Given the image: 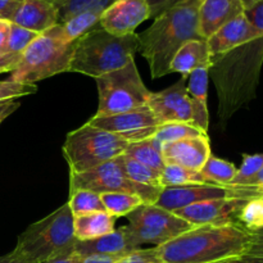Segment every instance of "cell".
<instances>
[{
  "mask_svg": "<svg viewBox=\"0 0 263 263\" xmlns=\"http://www.w3.org/2000/svg\"><path fill=\"white\" fill-rule=\"evenodd\" d=\"M203 0H180L159 13L139 35V51L148 62L153 79L170 73L176 51L190 40H204L199 32V7Z\"/></svg>",
  "mask_w": 263,
  "mask_h": 263,
  "instance_id": "1",
  "label": "cell"
},
{
  "mask_svg": "<svg viewBox=\"0 0 263 263\" xmlns=\"http://www.w3.org/2000/svg\"><path fill=\"white\" fill-rule=\"evenodd\" d=\"M218 95V116L226 122L243 105L254 99L263 66V36L211 59Z\"/></svg>",
  "mask_w": 263,
  "mask_h": 263,
  "instance_id": "2",
  "label": "cell"
},
{
  "mask_svg": "<svg viewBox=\"0 0 263 263\" xmlns=\"http://www.w3.org/2000/svg\"><path fill=\"white\" fill-rule=\"evenodd\" d=\"M251 238L239 223L194 226L157 249L162 263H218L247 254Z\"/></svg>",
  "mask_w": 263,
  "mask_h": 263,
  "instance_id": "3",
  "label": "cell"
},
{
  "mask_svg": "<svg viewBox=\"0 0 263 263\" xmlns=\"http://www.w3.org/2000/svg\"><path fill=\"white\" fill-rule=\"evenodd\" d=\"M139 45L138 33L116 36L98 26L74 43L69 72L97 80L133 62Z\"/></svg>",
  "mask_w": 263,
  "mask_h": 263,
  "instance_id": "4",
  "label": "cell"
},
{
  "mask_svg": "<svg viewBox=\"0 0 263 263\" xmlns=\"http://www.w3.org/2000/svg\"><path fill=\"white\" fill-rule=\"evenodd\" d=\"M73 218V213L66 203L43 220L28 226L18 236L10 254L23 262L44 263L74 253L77 240Z\"/></svg>",
  "mask_w": 263,
  "mask_h": 263,
  "instance_id": "5",
  "label": "cell"
},
{
  "mask_svg": "<svg viewBox=\"0 0 263 263\" xmlns=\"http://www.w3.org/2000/svg\"><path fill=\"white\" fill-rule=\"evenodd\" d=\"M74 43L64 40L61 25L54 26L40 33L23 51L17 67L8 79L21 84L35 85L37 81L69 72Z\"/></svg>",
  "mask_w": 263,
  "mask_h": 263,
  "instance_id": "6",
  "label": "cell"
},
{
  "mask_svg": "<svg viewBox=\"0 0 263 263\" xmlns=\"http://www.w3.org/2000/svg\"><path fill=\"white\" fill-rule=\"evenodd\" d=\"M128 141L89 122L67 135L63 156L69 174H82L122 156Z\"/></svg>",
  "mask_w": 263,
  "mask_h": 263,
  "instance_id": "7",
  "label": "cell"
},
{
  "mask_svg": "<svg viewBox=\"0 0 263 263\" xmlns=\"http://www.w3.org/2000/svg\"><path fill=\"white\" fill-rule=\"evenodd\" d=\"M98 117L118 115L146 105L151 92L144 85L135 61L97 79Z\"/></svg>",
  "mask_w": 263,
  "mask_h": 263,
  "instance_id": "8",
  "label": "cell"
},
{
  "mask_svg": "<svg viewBox=\"0 0 263 263\" xmlns=\"http://www.w3.org/2000/svg\"><path fill=\"white\" fill-rule=\"evenodd\" d=\"M103 193H128L138 195L145 204H156L162 187L144 186L127 179L118 157L82 174H69V193L74 190Z\"/></svg>",
  "mask_w": 263,
  "mask_h": 263,
  "instance_id": "9",
  "label": "cell"
},
{
  "mask_svg": "<svg viewBox=\"0 0 263 263\" xmlns=\"http://www.w3.org/2000/svg\"><path fill=\"white\" fill-rule=\"evenodd\" d=\"M127 229L139 247L143 244L163 246L171 239L194 228L175 213L157 207L156 204H141L127 216Z\"/></svg>",
  "mask_w": 263,
  "mask_h": 263,
  "instance_id": "10",
  "label": "cell"
},
{
  "mask_svg": "<svg viewBox=\"0 0 263 263\" xmlns=\"http://www.w3.org/2000/svg\"><path fill=\"white\" fill-rule=\"evenodd\" d=\"M87 122L95 127L112 133L128 143H138L153 138L161 125L148 105L112 116H94Z\"/></svg>",
  "mask_w": 263,
  "mask_h": 263,
  "instance_id": "11",
  "label": "cell"
},
{
  "mask_svg": "<svg viewBox=\"0 0 263 263\" xmlns=\"http://www.w3.org/2000/svg\"><path fill=\"white\" fill-rule=\"evenodd\" d=\"M186 79H181L172 86L158 92H151L148 105L159 123L184 122L193 125L192 100L186 90Z\"/></svg>",
  "mask_w": 263,
  "mask_h": 263,
  "instance_id": "12",
  "label": "cell"
},
{
  "mask_svg": "<svg viewBox=\"0 0 263 263\" xmlns=\"http://www.w3.org/2000/svg\"><path fill=\"white\" fill-rule=\"evenodd\" d=\"M151 18L146 0H117L100 15L99 26L116 36L135 33L136 27Z\"/></svg>",
  "mask_w": 263,
  "mask_h": 263,
  "instance_id": "13",
  "label": "cell"
},
{
  "mask_svg": "<svg viewBox=\"0 0 263 263\" xmlns=\"http://www.w3.org/2000/svg\"><path fill=\"white\" fill-rule=\"evenodd\" d=\"M244 202L246 200L229 199V198L211 199L187 205L174 213L192 226L238 223L236 215Z\"/></svg>",
  "mask_w": 263,
  "mask_h": 263,
  "instance_id": "14",
  "label": "cell"
},
{
  "mask_svg": "<svg viewBox=\"0 0 263 263\" xmlns=\"http://www.w3.org/2000/svg\"><path fill=\"white\" fill-rule=\"evenodd\" d=\"M226 194H228L226 187L211 184L162 187L156 205L174 213L187 205L195 204V203L226 198Z\"/></svg>",
  "mask_w": 263,
  "mask_h": 263,
  "instance_id": "15",
  "label": "cell"
},
{
  "mask_svg": "<svg viewBox=\"0 0 263 263\" xmlns=\"http://www.w3.org/2000/svg\"><path fill=\"white\" fill-rule=\"evenodd\" d=\"M210 139L207 135L184 139L162 145V156L166 163L179 164L185 168L200 171L211 157Z\"/></svg>",
  "mask_w": 263,
  "mask_h": 263,
  "instance_id": "16",
  "label": "cell"
},
{
  "mask_svg": "<svg viewBox=\"0 0 263 263\" xmlns=\"http://www.w3.org/2000/svg\"><path fill=\"white\" fill-rule=\"evenodd\" d=\"M263 36V33L253 27L246 14H240L229 23H226L223 27L216 33H213L207 40L208 49L211 53V59L220 57L248 41Z\"/></svg>",
  "mask_w": 263,
  "mask_h": 263,
  "instance_id": "17",
  "label": "cell"
},
{
  "mask_svg": "<svg viewBox=\"0 0 263 263\" xmlns=\"http://www.w3.org/2000/svg\"><path fill=\"white\" fill-rule=\"evenodd\" d=\"M139 248L140 247L135 243L127 226H122L120 229H115V231L107 235L92 239V240H77L74 246V253L81 257L99 254V256L121 258Z\"/></svg>",
  "mask_w": 263,
  "mask_h": 263,
  "instance_id": "18",
  "label": "cell"
},
{
  "mask_svg": "<svg viewBox=\"0 0 263 263\" xmlns=\"http://www.w3.org/2000/svg\"><path fill=\"white\" fill-rule=\"evenodd\" d=\"M10 22L36 33H43L59 25L58 8L54 0H25Z\"/></svg>",
  "mask_w": 263,
  "mask_h": 263,
  "instance_id": "19",
  "label": "cell"
},
{
  "mask_svg": "<svg viewBox=\"0 0 263 263\" xmlns=\"http://www.w3.org/2000/svg\"><path fill=\"white\" fill-rule=\"evenodd\" d=\"M246 12L239 0H203L199 7V32L208 40L221 27Z\"/></svg>",
  "mask_w": 263,
  "mask_h": 263,
  "instance_id": "20",
  "label": "cell"
},
{
  "mask_svg": "<svg viewBox=\"0 0 263 263\" xmlns=\"http://www.w3.org/2000/svg\"><path fill=\"white\" fill-rule=\"evenodd\" d=\"M211 67L195 69L189 74L187 81V94L192 100L193 108V126L199 128L207 135L210 125V113H208V80H210Z\"/></svg>",
  "mask_w": 263,
  "mask_h": 263,
  "instance_id": "21",
  "label": "cell"
},
{
  "mask_svg": "<svg viewBox=\"0 0 263 263\" xmlns=\"http://www.w3.org/2000/svg\"><path fill=\"white\" fill-rule=\"evenodd\" d=\"M211 53L207 40H190L181 46L170 63V73L177 72L181 76L189 77L195 69L211 67Z\"/></svg>",
  "mask_w": 263,
  "mask_h": 263,
  "instance_id": "22",
  "label": "cell"
},
{
  "mask_svg": "<svg viewBox=\"0 0 263 263\" xmlns=\"http://www.w3.org/2000/svg\"><path fill=\"white\" fill-rule=\"evenodd\" d=\"M115 223L116 217L110 216L105 211L74 216V238L79 241H86L100 238V236H104L115 231Z\"/></svg>",
  "mask_w": 263,
  "mask_h": 263,
  "instance_id": "23",
  "label": "cell"
},
{
  "mask_svg": "<svg viewBox=\"0 0 263 263\" xmlns=\"http://www.w3.org/2000/svg\"><path fill=\"white\" fill-rule=\"evenodd\" d=\"M123 154L158 174H162L167 164L162 156V146L154 140V138L145 139L138 143H130Z\"/></svg>",
  "mask_w": 263,
  "mask_h": 263,
  "instance_id": "24",
  "label": "cell"
},
{
  "mask_svg": "<svg viewBox=\"0 0 263 263\" xmlns=\"http://www.w3.org/2000/svg\"><path fill=\"white\" fill-rule=\"evenodd\" d=\"M100 13L81 12L69 17L66 22L61 23L62 36L67 43H74L81 36L99 26Z\"/></svg>",
  "mask_w": 263,
  "mask_h": 263,
  "instance_id": "25",
  "label": "cell"
},
{
  "mask_svg": "<svg viewBox=\"0 0 263 263\" xmlns=\"http://www.w3.org/2000/svg\"><path fill=\"white\" fill-rule=\"evenodd\" d=\"M236 171H238V168L231 162L217 158V157L211 154V157L207 159V162L200 168L199 172L208 184L226 187L231 184V181L235 177Z\"/></svg>",
  "mask_w": 263,
  "mask_h": 263,
  "instance_id": "26",
  "label": "cell"
},
{
  "mask_svg": "<svg viewBox=\"0 0 263 263\" xmlns=\"http://www.w3.org/2000/svg\"><path fill=\"white\" fill-rule=\"evenodd\" d=\"M99 195L105 212L113 217H126L128 213L144 204L140 197L128 193H103Z\"/></svg>",
  "mask_w": 263,
  "mask_h": 263,
  "instance_id": "27",
  "label": "cell"
},
{
  "mask_svg": "<svg viewBox=\"0 0 263 263\" xmlns=\"http://www.w3.org/2000/svg\"><path fill=\"white\" fill-rule=\"evenodd\" d=\"M115 2L117 0H54L58 8L59 25L81 12H95L102 14Z\"/></svg>",
  "mask_w": 263,
  "mask_h": 263,
  "instance_id": "28",
  "label": "cell"
},
{
  "mask_svg": "<svg viewBox=\"0 0 263 263\" xmlns=\"http://www.w3.org/2000/svg\"><path fill=\"white\" fill-rule=\"evenodd\" d=\"M208 184L199 171L185 168L179 164L167 163L161 174V186L174 187L185 185H203Z\"/></svg>",
  "mask_w": 263,
  "mask_h": 263,
  "instance_id": "29",
  "label": "cell"
},
{
  "mask_svg": "<svg viewBox=\"0 0 263 263\" xmlns=\"http://www.w3.org/2000/svg\"><path fill=\"white\" fill-rule=\"evenodd\" d=\"M118 159H120V163L122 166L123 172H125L128 180H131L135 184L144 185V186L162 187L161 174L153 171L152 168L139 163V162L134 161L130 157L125 156V154L118 157Z\"/></svg>",
  "mask_w": 263,
  "mask_h": 263,
  "instance_id": "30",
  "label": "cell"
},
{
  "mask_svg": "<svg viewBox=\"0 0 263 263\" xmlns=\"http://www.w3.org/2000/svg\"><path fill=\"white\" fill-rule=\"evenodd\" d=\"M200 135H205V134H203L199 128L193 126L192 123L170 122L159 125L153 138L162 146L164 144L175 143V141L189 138H197Z\"/></svg>",
  "mask_w": 263,
  "mask_h": 263,
  "instance_id": "31",
  "label": "cell"
},
{
  "mask_svg": "<svg viewBox=\"0 0 263 263\" xmlns=\"http://www.w3.org/2000/svg\"><path fill=\"white\" fill-rule=\"evenodd\" d=\"M68 205L73 216L87 215L92 212H103L105 211L100 195L90 190H74L69 193Z\"/></svg>",
  "mask_w": 263,
  "mask_h": 263,
  "instance_id": "32",
  "label": "cell"
},
{
  "mask_svg": "<svg viewBox=\"0 0 263 263\" xmlns=\"http://www.w3.org/2000/svg\"><path fill=\"white\" fill-rule=\"evenodd\" d=\"M236 222L249 233L263 229V200L249 199L244 202L236 215Z\"/></svg>",
  "mask_w": 263,
  "mask_h": 263,
  "instance_id": "33",
  "label": "cell"
},
{
  "mask_svg": "<svg viewBox=\"0 0 263 263\" xmlns=\"http://www.w3.org/2000/svg\"><path fill=\"white\" fill-rule=\"evenodd\" d=\"M263 168V153L259 154H244L243 163L240 168L236 171L235 177L231 184L226 187L244 186L248 181H251L257 174Z\"/></svg>",
  "mask_w": 263,
  "mask_h": 263,
  "instance_id": "34",
  "label": "cell"
},
{
  "mask_svg": "<svg viewBox=\"0 0 263 263\" xmlns=\"http://www.w3.org/2000/svg\"><path fill=\"white\" fill-rule=\"evenodd\" d=\"M39 35L40 33H36L33 31L27 30V28L21 27V26L15 25V23H12L5 53L14 54V55H22L23 51L31 45V43Z\"/></svg>",
  "mask_w": 263,
  "mask_h": 263,
  "instance_id": "35",
  "label": "cell"
},
{
  "mask_svg": "<svg viewBox=\"0 0 263 263\" xmlns=\"http://www.w3.org/2000/svg\"><path fill=\"white\" fill-rule=\"evenodd\" d=\"M36 85H26L21 82L10 81L9 79L0 81V102L4 100H17L18 98L26 97L36 92Z\"/></svg>",
  "mask_w": 263,
  "mask_h": 263,
  "instance_id": "36",
  "label": "cell"
},
{
  "mask_svg": "<svg viewBox=\"0 0 263 263\" xmlns=\"http://www.w3.org/2000/svg\"><path fill=\"white\" fill-rule=\"evenodd\" d=\"M117 263H162L158 249L154 248H139L126 256L121 257Z\"/></svg>",
  "mask_w": 263,
  "mask_h": 263,
  "instance_id": "37",
  "label": "cell"
},
{
  "mask_svg": "<svg viewBox=\"0 0 263 263\" xmlns=\"http://www.w3.org/2000/svg\"><path fill=\"white\" fill-rule=\"evenodd\" d=\"M244 14L248 18L249 22L253 25V27L263 33V0L257 3L254 7L247 9Z\"/></svg>",
  "mask_w": 263,
  "mask_h": 263,
  "instance_id": "38",
  "label": "cell"
},
{
  "mask_svg": "<svg viewBox=\"0 0 263 263\" xmlns=\"http://www.w3.org/2000/svg\"><path fill=\"white\" fill-rule=\"evenodd\" d=\"M25 0H0V18L12 21L13 15Z\"/></svg>",
  "mask_w": 263,
  "mask_h": 263,
  "instance_id": "39",
  "label": "cell"
},
{
  "mask_svg": "<svg viewBox=\"0 0 263 263\" xmlns=\"http://www.w3.org/2000/svg\"><path fill=\"white\" fill-rule=\"evenodd\" d=\"M251 234V246H249L247 254L254 257H263V229L262 230Z\"/></svg>",
  "mask_w": 263,
  "mask_h": 263,
  "instance_id": "40",
  "label": "cell"
},
{
  "mask_svg": "<svg viewBox=\"0 0 263 263\" xmlns=\"http://www.w3.org/2000/svg\"><path fill=\"white\" fill-rule=\"evenodd\" d=\"M21 55H14V54L0 53V71L3 73L5 72H12L17 67L20 62Z\"/></svg>",
  "mask_w": 263,
  "mask_h": 263,
  "instance_id": "41",
  "label": "cell"
},
{
  "mask_svg": "<svg viewBox=\"0 0 263 263\" xmlns=\"http://www.w3.org/2000/svg\"><path fill=\"white\" fill-rule=\"evenodd\" d=\"M177 2H180V0H146L149 9H151V17L153 18H156L159 13H162L171 5L176 4Z\"/></svg>",
  "mask_w": 263,
  "mask_h": 263,
  "instance_id": "42",
  "label": "cell"
},
{
  "mask_svg": "<svg viewBox=\"0 0 263 263\" xmlns=\"http://www.w3.org/2000/svg\"><path fill=\"white\" fill-rule=\"evenodd\" d=\"M10 26H12L10 21L0 18V53H5L8 37H9L10 32Z\"/></svg>",
  "mask_w": 263,
  "mask_h": 263,
  "instance_id": "43",
  "label": "cell"
},
{
  "mask_svg": "<svg viewBox=\"0 0 263 263\" xmlns=\"http://www.w3.org/2000/svg\"><path fill=\"white\" fill-rule=\"evenodd\" d=\"M18 107H20V102H17V100H4V102H0V125Z\"/></svg>",
  "mask_w": 263,
  "mask_h": 263,
  "instance_id": "44",
  "label": "cell"
},
{
  "mask_svg": "<svg viewBox=\"0 0 263 263\" xmlns=\"http://www.w3.org/2000/svg\"><path fill=\"white\" fill-rule=\"evenodd\" d=\"M120 258L109 256H99V254H91V256H80V263H117Z\"/></svg>",
  "mask_w": 263,
  "mask_h": 263,
  "instance_id": "45",
  "label": "cell"
},
{
  "mask_svg": "<svg viewBox=\"0 0 263 263\" xmlns=\"http://www.w3.org/2000/svg\"><path fill=\"white\" fill-rule=\"evenodd\" d=\"M218 263H263V257H254L244 254V256L234 257V258L225 259V261H221Z\"/></svg>",
  "mask_w": 263,
  "mask_h": 263,
  "instance_id": "46",
  "label": "cell"
},
{
  "mask_svg": "<svg viewBox=\"0 0 263 263\" xmlns=\"http://www.w3.org/2000/svg\"><path fill=\"white\" fill-rule=\"evenodd\" d=\"M44 263H80V256L76 253L67 254V256L58 257V258L50 259V261H46Z\"/></svg>",
  "mask_w": 263,
  "mask_h": 263,
  "instance_id": "47",
  "label": "cell"
},
{
  "mask_svg": "<svg viewBox=\"0 0 263 263\" xmlns=\"http://www.w3.org/2000/svg\"><path fill=\"white\" fill-rule=\"evenodd\" d=\"M261 185H263V168L251 180V181L247 182L244 186H261Z\"/></svg>",
  "mask_w": 263,
  "mask_h": 263,
  "instance_id": "48",
  "label": "cell"
},
{
  "mask_svg": "<svg viewBox=\"0 0 263 263\" xmlns=\"http://www.w3.org/2000/svg\"><path fill=\"white\" fill-rule=\"evenodd\" d=\"M0 263H28V262H23L21 261V259L15 258V257H13L12 254H5V256H2L0 257Z\"/></svg>",
  "mask_w": 263,
  "mask_h": 263,
  "instance_id": "49",
  "label": "cell"
},
{
  "mask_svg": "<svg viewBox=\"0 0 263 263\" xmlns=\"http://www.w3.org/2000/svg\"><path fill=\"white\" fill-rule=\"evenodd\" d=\"M239 2H240L241 4H243L244 9L247 10V9H249V8L254 7V5H256L257 3L261 2V0H239Z\"/></svg>",
  "mask_w": 263,
  "mask_h": 263,
  "instance_id": "50",
  "label": "cell"
},
{
  "mask_svg": "<svg viewBox=\"0 0 263 263\" xmlns=\"http://www.w3.org/2000/svg\"><path fill=\"white\" fill-rule=\"evenodd\" d=\"M2 73H3V72H2V71H0V74H2Z\"/></svg>",
  "mask_w": 263,
  "mask_h": 263,
  "instance_id": "51",
  "label": "cell"
}]
</instances>
